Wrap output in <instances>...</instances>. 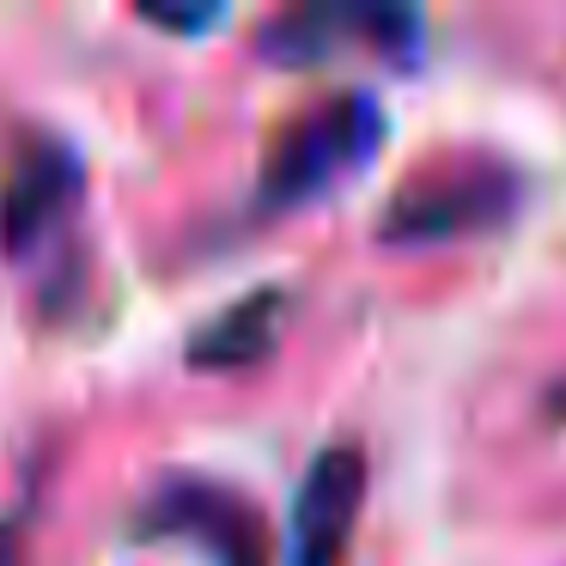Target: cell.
Wrapping results in <instances>:
<instances>
[{
    "instance_id": "obj_3",
    "label": "cell",
    "mask_w": 566,
    "mask_h": 566,
    "mask_svg": "<svg viewBox=\"0 0 566 566\" xmlns=\"http://www.w3.org/2000/svg\"><path fill=\"white\" fill-rule=\"evenodd\" d=\"M140 536H171L208 554V566H269V524L226 481L171 475L153 488L140 512Z\"/></svg>"
},
{
    "instance_id": "obj_5",
    "label": "cell",
    "mask_w": 566,
    "mask_h": 566,
    "mask_svg": "<svg viewBox=\"0 0 566 566\" xmlns=\"http://www.w3.org/2000/svg\"><path fill=\"white\" fill-rule=\"evenodd\" d=\"M80 153L55 135H38L19 147V159L7 165L0 184V244L7 256H25L55 232V220H67V208L80 201Z\"/></svg>"
},
{
    "instance_id": "obj_4",
    "label": "cell",
    "mask_w": 566,
    "mask_h": 566,
    "mask_svg": "<svg viewBox=\"0 0 566 566\" xmlns=\"http://www.w3.org/2000/svg\"><path fill=\"white\" fill-rule=\"evenodd\" d=\"M359 505H366V451L323 444L293 500V566H347Z\"/></svg>"
},
{
    "instance_id": "obj_2",
    "label": "cell",
    "mask_w": 566,
    "mask_h": 566,
    "mask_svg": "<svg viewBox=\"0 0 566 566\" xmlns=\"http://www.w3.org/2000/svg\"><path fill=\"white\" fill-rule=\"evenodd\" d=\"M517 184L512 171L488 159H444L420 171L415 184L396 189L390 213H384V238L390 244H444V238L488 232L512 213Z\"/></svg>"
},
{
    "instance_id": "obj_6",
    "label": "cell",
    "mask_w": 566,
    "mask_h": 566,
    "mask_svg": "<svg viewBox=\"0 0 566 566\" xmlns=\"http://www.w3.org/2000/svg\"><path fill=\"white\" fill-rule=\"evenodd\" d=\"M342 38H371L384 55H408L415 13H396V7H293V13H274L256 31V50L281 67H305L335 55Z\"/></svg>"
},
{
    "instance_id": "obj_7",
    "label": "cell",
    "mask_w": 566,
    "mask_h": 566,
    "mask_svg": "<svg viewBox=\"0 0 566 566\" xmlns=\"http://www.w3.org/2000/svg\"><path fill=\"white\" fill-rule=\"evenodd\" d=\"M286 323V293L281 286H256V293L232 298L220 317H208L196 335H189V366H208V371H232L250 366L274 347Z\"/></svg>"
},
{
    "instance_id": "obj_1",
    "label": "cell",
    "mask_w": 566,
    "mask_h": 566,
    "mask_svg": "<svg viewBox=\"0 0 566 566\" xmlns=\"http://www.w3.org/2000/svg\"><path fill=\"white\" fill-rule=\"evenodd\" d=\"M378 140H384V111L371 104V92H329L317 111L293 116L281 128L269 171H262V208L317 201L323 189L354 177L378 153Z\"/></svg>"
},
{
    "instance_id": "obj_8",
    "label": "cell",
    "mask_w": 566,
    "mask_h": 566,
    "mask_svg": "<svg viewBox=\"0 0 566 566\" xmlns=\"http://www.w3.org/2000/svg\"><path fill=\"white\" fill-rule=\"evenodd\" d=\"M140 19H153V25H165V31H208V25H220V13H171V7H140Z\"/></svg>"
}]
</instances>
